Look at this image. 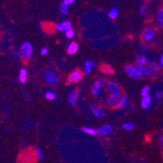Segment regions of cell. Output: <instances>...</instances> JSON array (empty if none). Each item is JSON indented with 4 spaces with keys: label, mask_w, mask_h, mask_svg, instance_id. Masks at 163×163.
<instances>
[{
    "label": "cell",
    "mask_w": 163,
    "mask_h": 163,
    "mask_svg": "<svg viewBox=\"0 0 163 163\" xmlns=\"http://www.w3.org/2000/svg\"><path fill=\"white\" fill-rule=\"evenodd\" d=\"M35 154H36V157H37V158L38 160H43L44 158V156H43V153L42 152V150L39 148H37L35 150Z\"/></svg>",
    "instance_id": "4316f807"
},
{
    "label": "cell",
    "mask_w": 163,
    "mask_h": 163,
    "mask_svg": "<svg viewBox=\"0 0 163 163\" xmlns=\"http://www.w3.org/2000/svg\"><path fill=\"white\" fill-rule=\"evenodd\" d=\"M82 74L80 70H74L73 72H71V73L69 74L68 76V78H67V81L69 83H75V82H78L82 80Z\"/></svg>",
    "instance_id": "5b68a950"
},
{
    "label": "cell",
    "mask_w": 163,
    "mask_h": 163,
    "mask_svg": "<svg viewBox=\"0 0 163 163\" xmlns=\"http://www.w3.org/2000/svg\"><path fill=\"white\" fill-rule=\"evenodd\" d=\"M90 110L92 111L93 114L96 118H104L105 116V111L102 108H100L99 106L93 105V104L90 105Z\"/></svg>",
    "instance_id": "ba28073f"
},
{
    "label": "cell",
    "mask_w": 163,
    "mask_h": 163,
    "mask_svg": "<svg viewBox=\"0 0 163 163\" xmlns=\"http://www.w3.org/2000/svg\"><path fill=\"white\" fill-rule=\"evenodd\" d=\"M108 16H109V18H111L112 20H115V19H117L118 16V11L117 8H113L109 11H108Z\"/></svg>",
    "instance_id": "ffe728a7"
},
{
    "label": "cell",
    "mask_w": 163,
    "mask_h": 163,
    "mask_svg": "<svg viewBox=\"0 0 163 163\" xmlns=\"http://www.w3.org/2000/svg\"><path fill=\"white\" fill-rule=\"evenodd\" d=\"M160 66L161 67H163V55L160 58Z\"/></svg>",
    "instance_id": "f35d334b"
},
{
    "label": "cell",
    "mask_w": 163,
    "mask_h": 163,
    "mask_svg": "<svg viewBox=\"0 0 163 163\" xmlns=\"http://www.w3.org/2000/svg\"><path fill=\"white\" fill-rule=\"evenodd\" d=\"M151 102H152V99L149 95L148 96H145V97H142V100H141V107L143 108H148L150 105H151Z\"/></svg>",
    "instance_id": "9a60e30c"
},
{
    "label": "cell",
    "mask_w": 163,
    "mask_h": 163,
    "mask_svg": "<svg viewBox=\"0 0 163 163\" xmlns=\"http://www.w3.org/2000/svg\"><path fill=\"white\" fill-rule=\"evenodd\" d=\"M11 54H12V56H13L14 58H16V59H20V58L21 57V52L17 51H13Z\"/></svg>",
    "instance_id": "d6a6232c"
},
{
    "label": "cell",
    "mask_w": 163,
    "mask_h": 163,
    "mask_svg": "<svg viewBox=\"0 0 163 163\" xmlns=\"http://www.w3.org/2000/svg\"><path fill=\"white\" fill-rule=\"evenodd\" d=\"M113 131V127L108 124H105L101 126L98 129V135H107L110 134Z\"/></svg>",
    "instance_id": "9c48e42d"
},
{
    "label": "cell",
    "mask_w": 163,
    "mask_h": 163,
    "mask_svg": "<svg viewBox=\"0 0 163 163\" xmlns=\"http://www.w3.org/2000/svg\"><path fill=\"white\" fill-rule=\"evenodd\" d=\"M149 94V87L145 86L142 89H141V92H140V95L142 97H145V96H148Z\"/></svg>",
    "instance_id": "83f0119b"
},
{
    "label": "cell",
    "mask_w": 163,
    "mask_h": 163,
    "mask_svg": "<svg viewBox=\"0 0 163 163\" xmlns=\"http://www.w3.org/2000/svg\"><path fill=\"white\" fill-rule=\"evenodd\" d=\"M160 141H161V144H163V135L161 137V139H160Z\"/></svg>",
    "instance_id": "ab89813d"
},
{
    "label": "cell",
    "mask_w": 163,
    "mask_h": 163,
    "mask_svg": "<svg viewBox=\"0 0 163 163\" xmlns=\"http://www.w3.org/2000/svg\"><path fill=\"white\" fill-rule=\"evenodd\" d=\"M136 63L140 66H145L148 64V60L144 55H138L136 57Z\"/></svg>",
    "instance_id": "5bb4252c"
},
{
    "label": "cell",
    "mask_w": 163,
    "mask_h": 163,
    "mask_svg": "<svg viewBox=\"0 0 163 163\" xmlns=\"http://www.w3.org/2000/svg\"><path fill=\"white\" fill-rule=\"evenodd\" d=\"M60 12L63 15H67L68 14V11H69V6L66 5L64 3H62L60 4Z\"/></svg>",
    "instance_id": "cb8c5ba5"
},
{
    "label": "cell",
    "mask_w": 163,
    "mask_h": 163,
    "mask_svg": "<svg viewBox=\"0 0 163 163\" xmlns=\"http://www.w3.org/2000/svg\"><path fill=\"white\" fill-rule=\"evenodd\" d=\"M94 66H95V63L93 61H92V60H87L85 64V66H84V73L89 74Z\"/></svg>",
    "instance_id": "d6986e66"
},
{
    "label": "cell",
    "mask_w": 163,
    "mask_h": 163,
    "mask_svg": "<svg viewBox=\"0 0 163 163\" xmlns=\"http://www.w3.org/2000/svg\"><path fill=\"white\" fill-rule=\"evenodd\" d=\"M122 128L126 131H132L134 129V125L132 124V123H130V122H126V123H123L122 124Z\"/></svg>",
    "instance_id": "484cf974"
},
{
    "label": "cell",
    "mask_w": 163,
    "mask_h": 163,
    "mask_svg": "<svg viewBox=\"0 0 163 163\" xmlns=\"http://www.w3.org/2000/svg\"><path fill=\"white\" fill-rule=\"evenodd\" d=\"M33 46L32 44L29 43V42H25L21 45V57L25 61H29L31 59L33 55Z\"/></svg>",
    "instance_id": "6da1fadb"
},
{
    "label": "cell",
    "mask_w": 163,
    "mask_h": 163,
    "mask_svg": "<svg viewBox=\"0 0 163 163\" xmlns=\"http://www.w3.org/2000/svg\"><path fill=\"white\" fill-rule=\"evenodd\" d=\"M62 25H63V27L64 29V31H65V30H68V29H71V22L69 21H64Z\"/></svg>",
    "instance_id": "4dcf8cb0"
},
{
    "label": "cell",
    "mask_w": 163,
    "mask_h": 163,
    "mask_svg": "<svg viewBox=\"0 0 163 163\" xmlns=\"http://www.w3.org/2000/svg\"><path fill=\"white\" fill-rule=\"evenodd\" d=\"M128 102V96L127 95H124L122 98L120 99L119 102L116 105V108H118V109H120V108H122L123 107H125L126 105V104H127Z\"/></svg>",
    "instance_id": "8fae6325"
},
{
    "label": "cell",
    "mask_w": 163,
    "mask_h": 163,
    "mask_svg": "<svg viewBox=\"0 0 163 163\" xmlns=\"http://www.w3.org/2000/svg\"><path fill=\"white\" fill-rule=\"evenodd\" d=\"M64 35H65V37L67 38H73L75 36V31L71 28V29H69L68 30H65V31H64Z\"/></svg>",
    "instance_id": "603a6c76"
},
{
    "label": "cell",
    "mask_w": 163,
    "mask_h": 163,
    "mask_svg": "<svg viewBox=\"0 0 163 163\" xmlns=\"http://www.w3.org/2000/svg\"><path fill=\"white\" fill-rule=\"evenodd\" d=\"M140 50L143 51H145L147 50V46L145 44H141L140 45Z\"/></svg>",
    "instance_id": "74e56055"
},
{
    "label": "cell",
    "mask_w": 163,
    "mask_h": 163,
    "mask_svg": "<svg viewBox=\"0 0 163 163\" xmlns=\"http://www.w3.org/2000/svg\"><path fill=\"white\" fill-rule=\"evenodd\" d=\"M43 74L44 80L48 84H52V85H54V84H56L59 81L58 77L54 74L51 69H44Z\"/></svg>",
    "instance_id": "7a4b0ae2"
},
{
    "label": "cell",
    "mask_w": 163,
    "mask_h": 163,
    "mask_svg": "<svg viewBox=\"0 0 163 163\" xmlns=\"http://www.w3.org/2000/svg\"><path fill=\"white\" fill-rule=\"evenodd\" d=\"M148 66H149V68L151 69H153V70H157V69H158L160 68V64L158 63H157V62H154V61L150 62L148 64Z\"/></svg>",
    "instance_id": "f1b7e54d"
},
{
    "label": "cell",
    "mask_w": 163,
    "mask_h": 163,
    "mask_svg": "<svg viewBox=\"0 0 163 163\" xmlns=\"http://www.w3.org/2000/svg\"><path fill=\"white\" fill-rule=\"evenodd\" d=\"M78 49V46L76 43H71L69 46L68 47L67 52L69 55H74V54L77 51Z\"/></svg>",
    "instance_id": "e0dca14e"
},
{
    "label": "cell",
    "mask_w": 163,
    "mask_h": 163,
    "mask_svg": "<svg viewBox=\"0 0 163 163\" xmlns=\"http://www.w3.org/2000/svg\"><path fill=\"white\" fill-rule=\"evenodd\" d=\"M63 3H64L66 5H71V4H73L75 3V0H64Z\"/></svg>",
    "instance_id": "8d00e7d4"
},
{
    "label": "cell",
    "mask_w": 163,
    "mask_h": 163,
    "mask_svg": "<svg viewBox=\"0 0 163 163\" xmlns=\"http://www.w3.org/2000/svg\"><path fill=\"white\" fill-rule=\"evenodd\" d=\"M124 71L126 72L127 75L133 78V79H135V80H140L142 78V75L139 73V72L134 68V66H131V65H126L124 66L123 68Z\"/></svg>",
    "instance_id": "3957f363"
},
{
    "label": "cell",
    "mask_w": 163,
    "mask_h": 163,
    "mask_svg": "<svg viewBox=\"0 0 163 163\" xmlns=\"http://www.w3.org/2000/svg\"><path fill=\"white\" fill-rule=\"evenodd\" d=\"M55 28H56V29L57 30V31H59V32H63V31H64V29L63 27L62 24H60V23L56 24Z\"/></svg>",
    "instance_id": "1f68e13d"
},
{
    "label": "cell",
    "mask_w": 163,
    "mask_h": 163,
    "mask_svg": "<svg viewBox=\"0 0 163 163\" xmlns=\"http://www.w3.org/2000/svg\"><path fill=\"white\" fill-rule=\"evenodd\" d=\"M162 95H163V94L161 92H157L155 94V97L158 100H161L162 99Z\"/></svg>",
    "instance_id": "e575fe53"
},
{
    "label": "cell",
    "mask_w": 163,
    "mask_h": 163,
    "mask_svg": "<svg viewBox=\"0 0 163 163\" xmlns=\"http://www.w3.org/2000/svg\"><path fill=\"white\" fill-rule=\"evenodd\" d=\"M157 23H158V25L163 28V7L161 8L158 11V14H157Z\"/></svg>",
    "instance_id": "2e32d148"
},
{
    "label": "cell",
    "mask_w": 163,
    "mask_h": 163,
    "mask_svg": "<svg viewBox=\"0 0 163 163\" xmlns=\"http://www.w3.org/2000/svg\"><path fill=\"white\" fill-rule=\"evenodd\" d=\"M134 68L140 73L142 76H148V77H154L156 75V70L151 69L150 68H146L144 66H140L138 64H135Z\"/></svg>",
    "instance_id": "277c9868"
},
{
    "label": "cell",
    "mask_w": 163,
    "mask_h": 163,
    "mask_svg": "<svg viewBox=\"0 0 163 163\" xmlns=\"http://www.w3.org/2000/svg\"><path fill=\"white\" fill-rule=\"evenodd\" d=\"M108 89L112 95L120 96L121 95V90L118 84L113 81H109L108 82Z\"/></svg>",
    "instance_id": "8992f818"
},
{
    "label": "cell",
    "mask_w": 163,
    "mask_h": 163,
    "mask_svg": "<svg viewBox=\"0 0 163 163\" xmlns=\"http://www.w3.org/2000/svg\"><path fill=\"white\" fill-rule=\"evenodd\" d=\"M120 96H116V95H111L109 98L107 100V105L108 106H114L117 105V104L120 100Z\"/></svg>",
    "instance_id": "4fadbf2b"
},
{
    "label": "cell",
    "mask_w": 163,
    "mask_h": 163,
    "mask_svg": "<svg viewBox=\"0 0 163 163\" xmlns=\"http://www.w3.org/2000/svg\"><path fill=\"white\" fill-rule=\"evenodd\" d=\"M101 71L104 72V73H105V74H112L114 73L113 69L110 67V66H108V65H104V66H102V67H101Z\"/></svg>",
    "instance_id": "d4e9b609"
},
{
    "label": "cell",
    "mask_w": 163,
    "mask_h": 163,
    "mask_svg": "<svg viewBox=\"0 0 163 163\" xmlns=\"http://www.w3.org/2000/svg\"><path fill=\"white\" fill-rule=\"evenodd\" d=\"M82 131L84 132V133H86L87 135H98V130L92 128V127H87V126H85V127H83L82 129Z\"/></svg>",
    "instance_id": "ac0fdd59"
},
{
    "label": "cell",
    "mask_w": 163,
    "mask_h": 163,
    "mask_svg": "<svg viewBox=\"0 0 163 163\" xmlns=\"http://www.w3.org/2000/svg\"><path fill=\"white\" fill-rule=\"evenodd\" d=\"M155 35H156L155 30L152 28H148L144 31L142 38L145 42H151L154 39Z\"/></svg>",
    "instance_id": "52a82bcc"
},
{
    "label": "cell",
    "mask_w": 163,
    "mask_h": 163,
    "mask_svg": "<svg viewBox=\"0 0 163 163\" xmlns=\"http://www.w3.org/2000/svg\"><path fill=\"white\" fill-rule=\"evenodd\" d=\"M100 90V87L98 86L96 83H95L92 87V93L94 96H95V97H97V96L99 95Z\"/></svg>",
    "instance_id": "44dd1931"
},
{
    "label": "cell",
    "mask_w": 163,
    "mask_h": 163,
    "mask_svg": "<svg viewBox=\"0 0 163 163\" xmlns=\"http://www.w3.org/2000/svg\"><path fill=\"white\" fill-rule=\"evenodd\" d=\"M146 9H147L146 5L144 4V3L141 4L140 7V14L141 16H144V14H145V12H146Z\"/></svg>",
    "instance_id": "f546056e"
},
{
    "label": "cell",
    "mask_w": 163,
    "mask_h": 163,
    "mask_svg": "<svg viewBox=\"0 0 163 163\" xmlns=\"http://www.w3.org/2000/svg\"><path fill=\"white\" fill-rule=\"evenodd\" d=\"M95 83L97 84L98 86H100V87H104V86H105V82L104 79H98L97 81L95 82Z\"/></svg>",
    "instance_id": "836d02e7"
},
{
    "label": "cell",
    "mask_w": 163,
    "mask_h": 163,
    "mask_svg": "<svg viewBox=\"0 0 163 163\" xmlns=\"http://www.w3.org/2000/svg\"><path fill=\"white\" fill-rule=\"evenodd\" d=\"M45 98L47 100H50V101H52L56 99V94L54 93L51 90H48V92H46L45 94Z\"/></svg>",
    "instance_id": "7402d4cb"
},
{
    "label": "cell",
    "mask_w": 163,
    "mask_h": 163,
    "mask_svg": "<svg viewBox=\"0 0 163 163\" xmlns=\"http://www.w3.org/2000/svg\"><path fill=\"white\" fill-rule=\"evenodd\" d=\"M47 54H48V50H47V47L42 48V50H41V55H42V56H47Z\"/></svg>",
    "instance_id": "d590c367"
},
{
    "label": "cell",
    "mask_w": 163,
    "mask_h": 163,
    "mask_svg": "<svg viewBox=\"0 0 163 163\" xmlns=\"http://www.w3.org/2000/svg\"><path fill=\"white\" fill-rule=\"evenodd\" d=\"M27 76H28V72L26 69L22 68L20 71L19 74V81L21 83H25L27 80Z\"/></svg>",
    "instance_id": "7c38bea8"
},
{
    "label": "cell",
    "mask_w": 163,
    "mask_h": 163,
    "mask_svg": "<svg viewBox=\"0 0 163 163\" xmlns=\"http://www.w3.org/2000/svg\"><path fill=\"white\" fill-rule=\"evenodd\" d=\"M77 98H78V92L77 90H74V92H72L69 95V103L71 106H76V104H77Z\"/></svg>",
    "instance_id": "30bf717a"
}]
</instances>
